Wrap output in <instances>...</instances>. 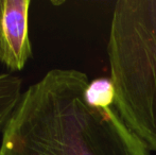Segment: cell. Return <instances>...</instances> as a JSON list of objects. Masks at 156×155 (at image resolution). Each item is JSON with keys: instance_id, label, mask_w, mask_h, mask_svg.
<instances>
[{"instance_id": "obj_3", "label": "cell", "mask_w": 156, "mask_h": 155, "mask_svg": "<svg viewBox=\"0 0 156 155\" xmlns=\"http://www.w3.org/2000/svg\"><path fill=\"white\" fill-rule=\"evenodd\" d=\"M30 0H0V63L20 71L32 56L29 38Z\"/></svg>"}, {"instance_id": "obj_1", "label": "cell", "mask_w": 156, "mask_h": 155, "mask_svg": "<svg viewBox=\"0 0 156 155\" xmlns=\"http://www.w3.org/2000/svg\"><path fill=\"white\" fill-rule=\"evenodd\" d=\"M90 81L54 68L23 93L2 134L0 155H151L114 107L85 99Z\"/></svg>"}, {"instance_id": "obj_2", "label": "cell", "mask_w": 156, "mask_h": 155, "mask_svg": "<svg viewBox=\"0 0 156 155\" xmlns=\"http://www.w3.org/2000/svg\"><path fill=\"white\" fill-rule=\"evenodd\" d=\"M114 108L125 125L156 153V0H119L106 46Z\"/></svg>"}, {"instance_id": "obj_4", "label": "cell", "mask_w": 156, "mask_h": 155, "mask_svg": "<svg viewBox=\"0 0 156 155\" xmlns=\"http://www.w3.org/2000/svg\"><path fill=\"white\" fill-rule=\"evenodd\" d=\"M23 80L12 73L0 75V134H3L23 96Z\"/></svg>"}, {"instance_id": "obj_5", "label": "cell", "mask_w": 156, "mask_h": 155, "mask_svg": "<svg viewBox=\"0 0 156 155\" xmlns=\"http://www.w3.org/2000/svg\"><path fill=\"white\" fill-rule=\"evenodd\" d=\"M116 89L111 78H98L90 81L85 90L86 102L93 107L108 108L114 105Z\"/></svg>"}]
</instances>
